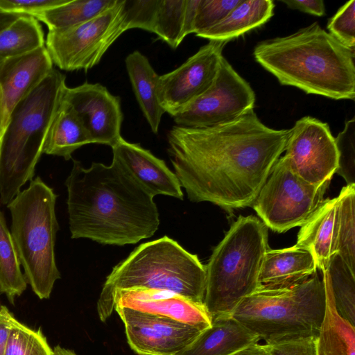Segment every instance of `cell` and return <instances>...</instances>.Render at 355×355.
Instances as JSON below:
<instances>
[{
  "instance_id": "obj_2",
  "label": "cell",
  "mask_w": 355,
  "mask_h": 355,
  "mask_svg": "<svg viewBox=\"0 0 355 355\" xmlns=\"http://www.w3.org/2000/svg\"><path fill=\"white\" fill-rule=\"evenodd\" d=\"M65 185L72 239L123 246L151 237L159 227L154 197L114 159L88 168L73 159Z\"/></svg>"
},
{
  "instance_id": "obj_23",
  "label": "cell",
  "mask_w": 355,
  "mask_h": 355,
  "mask_svg": "<svg viewBox=\"0 0 355 355\" xmlns=\"http://www.w3.org/2000/svg\"><path fill=\"white\" fill-rule=\"evenodd\" d=\"M274 8L271 0H241L220 22L196 36L228 42L267 22Z\"/></svg>"
},
{
  "instance_id": "obj_14",
  "label": "cell",
  "mask_w": 355,
  "mask_h": 355,
  "mask_svg": "<svg viewBox=\"0 0 355 355\" xmlns=\"http://www.w3.org/2000/svg\"><path fill=\"white\" fill-rule=\"evenodd\" d=\"M128 343L139 355H176L202 331L189 324L133 309L114 306Z\"/></svg>"
},
{
  "instance_id": "obj_17",
  "label": "cell",
  "mask_w": 355,
  "mask_h": 355,
  "mask_svg": "<svg viewBox=\"0 0 355 355\" xmlns=\"http://www.w3.org/2000/svg\"><path fill=\"white\" fill-rule=\"evenodd\" d=\"M53 69V62L45 46L29 53L3 60L0 67V97L3 130L15 107Z\"/></svg>"
},
{
  "instance_id": "obj_32",
  "label": "cell",
  "mask_w": 355,
  "mask_h": 355,
  "mask_svg": "<svg viewBox=\"0 0 355 355\" xmlns=\"http://www.w3.org/2000/svg\"><path fill=\"white\" fill-rule=\"evenodd\" d=\"M4 355H53V349L40 328L31 329L16 319Z\"/></svg>"
},
{
  "instance_id": "obj_28",
  "label": "cell",
  "mask_w": 355,
  "mask_h": 355,
  "mask_svg": "<svg viewBox=\"0 0 355 355\" xmlns=\"http://www.w3.org/2000/svg\"><path fill=\"white\" fill-rule=\"evenodd\" d=\"M20 265L11 233L0 209V294H4L12 305L27 288Z\"/></svg>"
},
{
  "instance_id": "obj_21",
  "label": "cell",
  "mask_w": 355,
  "mask_h": 355,
  "mask_svg": "<svg viewBox=\"0 0 355 355\" xmlns=\"http://www.w3.org/2000/svg\"><path fill=\"white\" fill-rule=\"evenodd\" d=\"M318 270L312 254L295 245L284 249H268L264 255L259 282L260 286L287 287L307 279Z\"/></svg>"
},
{
  "instance_id": "obj_42",
  "label": "cell",
  "mask_w": 355,
  "mask_h": 355,
  "mask_svg": "<svg viewBox=\"0 0 355 355\" xmlns=\"http://www.w3.org/2000/svg\"><path fill=\"white\" fill-rule=\"evenodd\" d=\"M232 355H272L267 344H252Z\"/></svg>"
},
{
  "instance_id": "obj_16",
  "label": "cell",
  "mask_w": 355,
  "mask_h": 355,
  "mask_svg": "<svg viewBox=\"0 0 355 355\" xmlns=\"http://www.w3.org/2000/svg\"><path fill=\"white\" fill-rule=\"evenodd\" d=\"M115 305L166 317L200 330L211 324V317L203 304L168 291L141 288L116 290L107 305V319Z\"/></svg>"
},
{
  "instance_id": "obj_5",
  "label": "cell",
  "mask_w": 355,
  "mask_h": 355,
  "mask_svg": "<svg viewBox=\"0 0 355 355\" xmlns=\"http://www.w3.org/2000/svg\"><path fill=\"white\" fill-rule=\"evenodd\" d=\"M205 286L206 267L198 256L164 236L139 245L113 268L99 295L97 312L102 322L107 320V305L116 290L168 291L203 304Z\"/></svg>"
},
{
  "instance_id": "obj_6",
  "label": "cell",
  "mask_w": 355,
  "mask_h": 355,
  "mask_svg": "<svg viewBox=\"0 0 355 355\" xmlns=\"http://www.w3.org/2000/svg\"><path fill=\"white\" fill-rule=\"evenodd\" d=\"M318 270L290 286H261L243 298L231 315L266 344L318 336L326 307L322 273Z\"/></svg>"
},
{
  "instance_id": "obj_25",
  "label": "cell",
  "mask_w": 355,
  "mask_h": 355,
  "mask_svg": "<svg viewBox=\"0 0 355 355\" xmlns=\"http://www.w3.org/2000/svg\"><path fill=\"white\" fill-rule=\"evenodd\" d=\"M324 286L326 307L317 336V355H355V327L338 313L331 291Z\"/></svg>"
},
{
  "instance_id": "obj_1",
  "label": "cell",
  "mask_w": 355,
  "mask_h": 355,
  "mask_svg": "<svg viewBox=\"0 0 355 355\" xmlns=\"http://www.w3.org/2000/svg\"><path fill=\"white\" fill-rule=\"evenodd\" d=\"M289 132L266 126L251 109L216 126H173L168 153L191 201L229 211L252 206L285 150Z\"/></svg>"
},
{
  "instance_id": "obj_38",
  "label": "cell",
  "mask_w": 355,
  "mask_h": 355,
  "mask_svg": "<svg viewBox=\"0 0 355 355\" xmlns=\"http://www.w3.org/2000/svg\"><path fill=\"white\" fill-rule=\"evenodd\" d=\"M272 355H317V336H307L267 344Z\"/></svg>"
},
{
  "instance_id": "obj_13",
  "label": "cell",
  "mask_w": 355,
  "mask_h": 355,
  "mask_svg": "<svg viewBox=\"0 0 355 355\" xmlns=\"http://www.w3.org/2000/svg\"><path fill=\"white\" fill-rule=\"evenodd\" d=\"M227 43L209 41L179 67L159 76L158 97L165 112L175 116L211 87Z\"/></svg>"
},
{
  "instance_id": "obj_39",
  "label": "cell",
  "mask_w": 355,
  "mask_h": 355,
  "mask_svg": "<svg viewBox=\"0 0 355 355\" xmlns=\"http://www.w3.org/2000/svg\"><path fill=\"white\" fill-rule=\"evenodd\" d=\"M288 8L293 10L322 17L325 14V6L322 0H282Z\"/></svg>"
},
{
  "instance_id": "obj_8",
  "label": "cell",
  "mask_w": 355,
  "mask_h": 355,
  "mask_svg": "<svg viewBox=\"0 0 355 355\" xmlns=\"http://www.w3.org/2000/svg\"><path fill=\"white\" fill-rule=\"evenodd\" d=\"M56 198L53 189L37 176L7 205L10 233L24 277L40 300L50 297L60 278L54 250L59 230Z\"/></svg>"
},
{
  "instance_id": "obj_19",
  "label": "cell",
  "mask_w": 355,
  "mask_h": 355,
  "mask_svg": "<svg viewBox=\"0 0 355 355\" xmlns=\"http://www.w3.org/2000/svg\"><path fill=\"white\" fill-rule=\"evenodd\" d=\"M338 198L324 199L301 226L295 245L309 252L317 268L323 272L336 253Z\"/></svg>"
},
{
  "instance_id": "obj_46",
  "label": "cell",
  "mask_w": 355,
  "mask_h": 355,
  "mask_svg": "<svg viewBox=\"0 0 355 355\" xmlns=\"http://www.w3.org/2000/svg\"><path fill=\"white\" fill-rule=\"evenodd\" d=\"M4 60L0 58V67L1 66Z\"/></svg>"
},
{
  "instance_id": "obj_3",
  "label": "cell",
  "mask_w": 355,
  "mask_h": 355,
  "mask_svg": "<svg viewBox=\"0 0 355 355\" xmlns=\"http://www.w3.org/2000/svg\"><path fill=\"white\" fill-rule=\"evenodd\" d=\"M253 55L282 85L335 100H354V50L317 22L258 43Z\"/></svg>"
},
{
  "instance_id": "obj_44",
  "label": "cell",
  "mask_w": 355,
  "mask_h": 355,
  "mask_svg": "<svg viewBox=\"0 0 355 355\" xmlns=\"http://www.w3.org/2000/svg\"><path fill=\"white\" fill-rule=\"evenodd\" d=\"M53 355H77V354L72 350L63 348L60 345H57L53 349Z\"/></svg>"
},
{
  "instance_id": "obj_4",
  "label": "cell",
  "mask_w": 355,
  "mask_h": 355,
  "mask_svg": "<svg viewBox=\"0 0 355 355\" xmlns=\"http://www.w3.org/2000/svg\"><path fill=\"white\" fill-rule=\"evenodd\" d=\"M66 77L55 69L12 110L0 140V202L8 205L35 174L63 101Z\"/></svg>"
},
{
  "instance_id": "obj_43",
  "label": "cell",
  "mask_w": 355,
  "mask_h": 355,
  "mask_svg": "<svg viewBox=\"0 0 355 355\" xmlns=\"http://www.w3.org/2000/svg\"><path fill=\"white\" fill-rule=\"evenodd\" d=\"M20 16L21 15L0 12V31L10 25Z\"/></svg>"
},
{
  "instance_id": "obj_18",
  "label": "cell",
  "mask_w": 355,
  "mask_h": 355,
  "mask_svg": "<svg viewBox=\"0 0 355 355\" xmlns=\"http://www.w3.org/2000/svg\"><path fill=\"white\" fill-rule=\"evenodd\" d=\"M112 148V159L123 166L153 197L165 195L183 199L180 181L164 160L139 144L128 142L122 137Z\"/></svg>"
},
{
  "instance_id": "obj_45",
  "label": "cell",
  "mask_w": 355,
  "mask_h": 355,
  "mask_svg": "<svg viewBox=\"0 0 355 355\" xmlns=\"http://www.w3.org/2000/svg\"><path fill=\"white\" fill-rule=\"evenodd\" d=\"M3 132V116H2V110H1V97H0V140L1 139Z\"/></svg>"
},
{
  "instance_id": "obj_35",
  "label": "cell",
  "mask_w": 355,
  "mask_h": 355,
  "mask_svg": "<svg viewBox=\"0 0 355 355\" xmlns=\"http://www.w3.org/2000/svg\"><path fill=\"white\" fill-rule=\"evenodd\" d=\"M241 0H200L194 21L196 35L220 22Z\"/></svg>"
},
{
  "instance_id": "obj_34",
  "label": "cell",
  "mask_w": 355,
  "mask_h": 355,
  "mask_svg": "<svg viewBox=\"0 0 355 355\" xmlns=\"http://www.w3.org/2000/svg\"><path fill=\"white\" fill-rule=\"evenodd\" d=\"M338 153L336 171L347 184H355V119L346 121L344 129L335 138Z\"/></svg>"
},
{
  "instance_id": "obj_30",
  "label": "cell",
  "mask_w": 355,
  "mask_h": 355,
  "mask_svg": "<svg viewBox=\"0 0 355 355\" xmlns=\"http://www.w3.org/2000/svg\"><path fill=\"white\" fill-rule=\"evenodd\" d=\"M337 198L336 253L355 272V184L343 187Z\"/></svg>"
},
{
  "instance_id": "obj_36",
  "label": "cell",
  "mask_w": 355,
  "mask_h": 355,
  "mask_svg": "<svg viewBox=\"0 0 355 355\" xmlns=\"http://www.w3.org/2000/svg\"><path fill=\"white\" fill-rule=\"evenodd\" d=\"M327 28L335 39L347 48H355V1L345 3L330 19Z\"/></svg>"
},
{
  "instance_id": "obj_20",
  "label": "cell",
  "mask_w": 355,
  "mask_h": 355,
  "mask_svg": "<svg viewBox=\"0 0 355 355\" xmlns=\"http://www.w3.org/2000/svg\"><path fill=\"white\" fill-rule=\"evenodd\" d=\"M259 340L231 315H220L176 355H232Z\"/></svg>"
},
{
  "instance_id": "obj_11",
  "label": "cell",
  "mask_w": 355,
  "mask_h": 355,
  "mask_svg": "<svg viewBox=\"0 0 355 355\" xmlns=\"http://www.w3.org/2000/svg\"><path fill=\"white\" fill-rule=\"evenodd\" d=\"M255 94L223 56L211 87L173 116L176 125L203 128L230 122L254 109Z\"/></svg>"
},
{
  "instance_id": "obj_31",
  "label": "cell",
  "mask_w": 355,
  "mask_h": 355,
  "mask_svg": "<svg viewBox=\"0 0 355 355\" xmlns=\"http://www.w3.org/2000/svg\"><path fill=\"white\" fill-rule=\"evenodd\" d=\"M186 0H159L153 33L176 49L185 37L184 19Z\"/></svg>"
},
{
  "instance_id": "obj_15",
  "label": "cell",
  "mask_w": 355,
  "mask_h": 355,
  "mask_svg": "<svg viewBox=\"0 0 355 355\" xmlns=\"http://www.w3.org/2000/svg\"><path fill=\"white\" fill-rule=\"evenodd\" d=\"M63 100L74 110L91 141L112 147L121 135L123 115L120 98L99 83L67 87Z\"/></svg>"
},
{
  "instance_id": "obj_41",
  "label": "cell",
  "mask_w": 355,
  "mask_h": 355,
  "mask_svg": "<svg viewBox=\"0 0 355 355\" xmlns=\"http://www.w3.org/2000/svg\"><path fill=\"white\" fill-rule=\"evenodd\" d=\"M200 0H186L184 19V35L193 33V26Z\"/></svg>"
},
{
  "instance_id": "obj_40",
  "label": "cell",
  "mask_w": 355,
  "mask_h": 355,
  "mask_svg": "<svg viewBox=\"0 0 355 355\" xmlns=\"http://www.w3.org/2000/svg\"><path fill=\"white\" fill-rule=\"evenodd\" d=\"M16 319L8 308L0 303V355H4L10 330Z\"/></svg>"
},
{
  "instance_id": "obj_37",
  "label": "cell",
  "mask_w": 355,
  "mask_h": 355,
  "mask_svg": "<svg viewBox=\"0 0 355 355\" xmlns=\"http://www.w3.org/2000/svg\"><path fill=\"white\" fill-rule=\"evenodd\" d=\"M68 0H0V12L36 17Z\"/></svg>"
},
{
  "instance_id": "obj_12",
  "label": "cell",
  "mask_w": 355,
  "mask_h": 355,
  "mask_svg": "<svg viewBox=\"0 0 355 355\" xmlns=\"http://www.w3.org/2000/svg\"><path fill=\"white\" fill-rule=\"evenodd\" d=\"M283 159L304 181L320 185L330 181L338 166V153L329 125L306 116L290 129Z\"/></svg>"
},
{
  "instance_id": "obj_29",
  "label": "cell",
  "mask_w": 355,
  "mask_h": 355,
  "mask_svg": "<svg viewBox=\"0 0 355 355\" xmlns=\"http://www.w3.org/2000/svg\"><path fill=\"white\" fill-rule=\"evenodd\" d=\"M117 0H68L37 15L49 30L69 28L99 15L114 6Z\"/></svg>"
},
{
  "instance_id": "obj_24",
  "label": "cell",
  "mask_w": 355,
  "mask_h": 355,
  "mask_svg": "<svg viewBox=\"0 0 355 355\" xmlns=\"http://www.w3.org/2000/svg\"><path fill=\"white\" fill-rule=\"evenodd\" d=\"M89 144L90 139L80 120L63 100L49 129L43 153L69 160L76 150Z\"/></svg>"
},
{
  "instance_id": "obj_26",
  "label": "cell",
  "mask_w": 355,
  "mask_h": 355,
  "mask_svg": "<svg viewBox=\"0 0 355 355\" xmlns=\"http://www.w3.org/2000/svg\"><path fill=\"white\" fill-rule=\"evenodd\" d=\"M322 273L338 313L355 327V272L335 253Z\"/></svg>"
},
{
  "instance_id": "obj_9",
  "label": "cell",
  "mask_w": 355,
  "mask_h": 355,
  "mask_svg": "<svg viewBox=\"0 0 355 355\" xmlns=\"http://www.w3.org/2000/svg\"><path fill=\"white\" fill-rule=\"evenodd\" d=\"M329 183L304 181L279 157L252 207L268 228L285 232L310 218L324 200Z\"/></svg>"
},
{
  "instance_id": "obj_22",
  "label": "cell",
  "mask_w": 355,
  "mask_h": 355,
  "mask_svg": "<svg viewBox=\"0 0 355 355\" xmlns=\"http://www.w3.org/2000/svg\"><path fill=\"white\" fill-rule=\"evenodd\" d=\"M125 63L137 101L151 130L156 134L165 113L158 97L159 76L148 58L138 51L129 54Z\"/></svg>"
},
{
  "instance_id": "obj_7",
  "label": "cell",
  "mask_w": 355,
  "mask_h": 355,
  "mask_svg": "<svg viewBox=\"0 0 355 355\" xmlns=\"http://www.w3.org/2000/svg\"><path fill=\"white\" fill-rule=\"evenodd\" d=\"M268 250V227L254 216H240L214 250L206 267L203 304L211 319L231 315L260 287L259 273Z\"/></svg>"
},
{
  "instance_id": "obj_10",
  "label": "cell",
  "mask_w": 355,
  "mask_h": 355,
  "mask_svg": "<svg viewBox=\"0 0 355 355\" xmlns=\"http://www.w3.org/2000/svg\"><path fill=\"white\" fill-rule=\"evenodd\" d=\"M121 0L96 17L62 29L49 30L45 46L59 69L88 70L101 61L110 46L125 31Z\"/></svg>"
},
{
  "instance_id": "obj_27",
  "label": "cell",
  "mask_w": 355,
  "mask_h": 355,
  "mask_svg": "<svg viewBox=\"0 0 355 355\" xmlns=\"http://www.w3.org/2000/svg\"><path fill=\"white\" fill-rule=\"evenodd\" d=\"M44 46V33L35 17L21 15L0 31L1 59L21 56Z\"/></svg>"
},
{
  "instance_id": "obj_33",
  "label": "cell",
  "mask_w": 355,
  "mask_h": 355,
  "mask_svg": "<svg viewBox=\"0 0 355 355\" xmlns=\"http://www.w3.org/2000/svg\"><path fill=\"white\" fill-rule=\"evenodd\" d=\"M159 0H121L125 31L140 28L153 33Z\"/></svg>"
}]
</instances>
